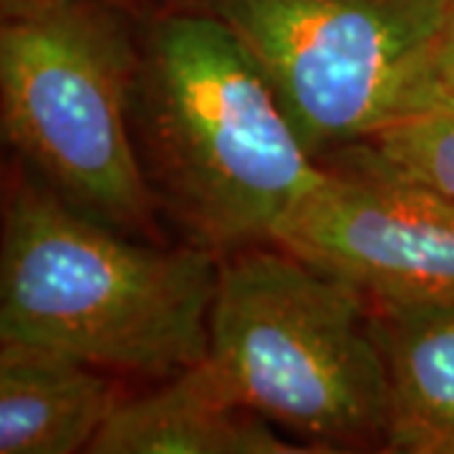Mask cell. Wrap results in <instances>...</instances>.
Returning <instances> with one entry per match:
<instances>
[{
  "instance_id": "4",
  "label": "cell",
  "mask_w": 454,
  "mask_h": 454,
  "mask_svg": "<svg viewBox=\"0 0 454 454\" xmlns=\"http://www.w3.org/2000/svg\"><path fill=\"white\" fill-rule=\"evenodd\" d=\"M139 35L129 13L89 0L3 11V139L76 210L157 238L160 205L131 129Z\"/></svg>"
},
{
  "instance_id": "1",
  "label": "cell",
  "mask_w": 454,
  "mask_h": 454,
  "mask_svg": "<svg viewBox=\"0 0 454 454\" xmlns=\"http://www.w3.org/2000/svg\"><path fill=\"white\" fill-rule=\"evenodd\" d=\"M131 129L160 210L220 258L273 243L324 175L240 38L187 3L146 16Z\"/></svg>"
},
{
  "instance_id": "5",
  "label": "cell",
  "mask_w": 454,
  "mask_h": 454,
  "mask_svg": "<svg viewBox=\"0 0 454 454\" xmlns=\"http://www.w3.org/2000/svg\"><path fill=\"white\" fill-rule=\"evenodd\" d=\"M217 16L321 162L364 142L427 76L447 0H177Z\"/></svg>"
},
{
  "instance_id": "9",
  "label": "cell",
  "mask_w": 454,
  "mask_h": 454,
  "mask_svg": "<svg viewBox=\"0 0 454 454\" xmlns=\"http://www.w3.org/2000/svg\"><path fill=\"white\" fill-rule=\"evenodd\" d=\"M372 328L389 389L381 452L454 454V303L372 309Z\"/></svg>"
},
{
  "instance_id": "2",
  "label": "cell",
  "mask_w": 454,
  "mask_h": 454,
  "mask_svg": "<svg viewBox=\"0 0 454 454\" xmlns=\"http://www.w3.org/2000/svg\"><path fill=\"white\" fill-rule=\"evenodd\" d=\"M217 270L212 250L137 243L68 205L35 175L18 169L8 179L0 340L157 384L207 356Z\"/></svg>"
},
{
  "instance_id": "6",
  "label": "cell",
  "mask_w": 454,
  "mask_h": 454,
  "mask_svg": "<svg viewBox=\"0 0 454 454\" xmlns=\"http://www.w3.org/2000/svg\"><path fill=\"white\" fill-rule=\"evenodd\" d=\"M321 164L324 175L280 217L273 243L372 309L454 303V200L361 142Z\"/></svg>"
},
{
  "instance_id": "8",
  "label": "cell",
  "mask_w": 454,
  "mask_h": 454,
  "mask_svg": "<svg viewBox=\"0 0 454 454\" xmlns=\"http://www.w3.org/2000/svg\"><path fill=\"white\" fill-rule=\"evenodd\" d=\"M124 399L116 373L0 340V454L91 452Z\"/></svg>"
},
{
  "instance_id": "12",
  "label": "cell",
  "mask_w": 454,
  "mask_h": 454,
  "mask_svg": "<svg viewBox=\"0 0 454 454\" xmlns=\"http://www.w3.org/2000/svg\"><path fill=\"white\" fill-rule=\"evenodd\" d=\"M41 3H61V0H3V11H18V8H28V5H41ZM89 3H101V5H112L116 11L124 13H145L152 16L162 8L175 5L177 0H89Z\"/></svg>"
},
{
  "instance_id": "11",
  "label": "cell",
  "mask_w": 454,
  "mask_h": 454,
  "mask_svg": "<svg viewBox=\"0 0 454 454\" xmlns=\"http://www.w3.org/2000/svg\"><path fill=\"white\" fill-rule=\"evenodd\" d=\"M427 76L454 91V0H447L437 38L427 56Z\"/></svg>"
},
{
  "instance_id": "10",
  "label": "cell",
  "mask_w": 454,
  "mask_h": 454,
  "mask_svg": "<svg viewBox=\"0 0 454 454\" xmlns=\"http://www.w3.org/2000/svg\"><path fill=\"white\" fill-rule=\"evenodd\" d=\"M384 162L454 200V91L424 76L361 142Z\"/></svg>"
},
{
  "instance_id": "3",
  "label": "cell",
  "mask_w": 454,
  "mask_h": 454,
  "mask_svg": "<svg viewBox=\"0 0 454 454\" xmlns=\"http://www.w3.org/2000/svg\"><path fill=\"white\" fill-rule=\"evenodd\" d=\"M205 364L313 454L384 447L387 366L366 298L280 245L220 258Z\"/></svg>"
},
{
  "instance_id": "7",
  "label": "cell",
  "mask_w": 454,
  "mask_h": 454,
  "mask_svg": "<svg viewBox=\"0 0 454 454\" xmlns=\"http://www.w3.org/2000/svg\"><path fill=\"white\" fill-rule=\"evenodd\" d=\"M91 454H310L260 414L235 404L210 366L127 396Z\"/></svg>"
}]
</instances>
